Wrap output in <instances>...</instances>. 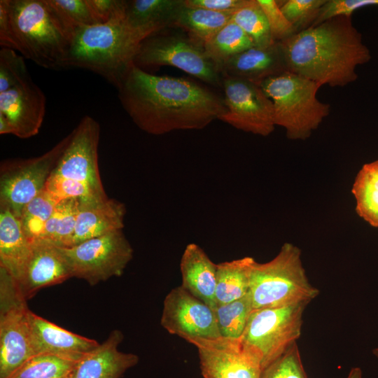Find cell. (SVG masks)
I'll list each match as a JSON object with an SVG mask.
<instances>
[{"label": "cell", "instance_id": "6da1fadb", "mask_svg": "<svg viewBox=\"0 0 378 378\" xmlns=\"http://www.w3.org/2000/svg\"><path fill=\"white\" fill-rule=\"evenodd\" d=\"M117 89L132 121L153 135L201 130L225 112L223 99L208 89L185 78L153 75L134 64Z\"/></svg>", "mask_w": 378, "mask_h": 378}, {"label": "cell", "instance_id": "7a4b0ae2", "mask_svg": "<svg viewBox=\"0 0 378 378\" xmlns=\"http://www.w3.org/2000/svg\"><path fill=\"white\" fill-rule=\"evenodd\" d=\"M280 43L288 71L321 86L344 87L354 82L356 67L371 59L352 16L328 19Z\"/></svg>", "mask_w": 378, "mask_h": 378}, {"label": "cell", "instance_id": "3957f363", "mask_svg": "<svg viewBox=\"0 0 378 378\" xmlns=\"http://www.w3.org/2000/svg\"><path fill=\"white\" fill-rule=\"evenodd\" d=\"M76 29L50 0H1L0 45L48 69H66Z\"/></svg>", "mask_w": 378, "mask_h": 378}, {"label": "cell", "instance_id": "277c9868", "mask_svg": "<svg viewBox=\"0 0 378 378\" xmlns=\"http://www.w3.org/2000/svg\"><path fill=\"white\" fill-rule=\"evenodd\" d=\"M146 38L127 24L125 15L80 27L74 34L66 67L94 72L118 88Z\"/></svg>", "mask_w": 378, "mask_h": 378}, {"label": "cell", "instance_id": "5b68a950", "mask_svg": "<svg viewBox=\"0 0 378 378\" xmlns=\"http://www.w3.org/2000/svg\"><path fill=\"white\" fill-rule=\"evenodd\" d=\"M248 293L256 309L309 303L319 290L306 275L300 248L285 243L270 261L260 263L254 260Z\"/></svg>", "mask_w": 378, "mask_h": 378}, {"label": "cell", "instance_id": "8992f818", "mask_svg": "<svg viewBox=\"0 0 378 378\" xmlns=\"http://www.w3.org/2000/svg\"><path fill=\"white\" fill-rule=\"evenodd\" d=\"M274 106V122L292 140L310 136L330 111V105L318 99L321 87L305 77L286 71L267 78L260 85Z\"/></svg>", "mask_w": 378, "mask_h": 378}, {"label": "cell", "instance_id": "52a82bcc", "mask_svg": "<svg viewBox=\"0 0 378 378\" xmlns=\"http://www.w3.org/2000/svg\"><path fill=\"white\" fill-rule=\"evenodd\" d=\"M308 303L253 309L240 340L263 370L296 344Z\"/></svg>", "mask_w": 378, "mask_h": 378}, {"label": "cell", "instance_id": "ba28073f", "mask_svg": "<svg viewBox=\"0 0 378 378\" xmlns=\"http://www.w3.org/2000/svg\"><path fill=\"white\" fill-rule=\"evenodd\" d=\"M30 311L15 279L0 267V378H7L34 356Z\"/></svg>", "mask_w": 378, "mask_h": 378}, {"label": "cell", "instance_id": "9c48e42d", "mask_svg": "<svg viewBox=\"0 0 378 378\" xmlns=\"http://www.w3.org/2000/svg\"><path fill=\"white\" fill-rule=\"evenodd\" d=\"M134 64L142 69L172 66L209 84H223L218 66L206 55L203 46L190 37L162 34V31L141 43Z\"/></svg>", "mask_w": 378, "mask_h": 378}, {"label": "cell", "instance_id": "30bf717a", "mask_svg": "<svg viewBox=\"0 0 378 378\" xmlns=\"http://www.w3.org/2000/svg\"><path fill=\"white\" fill-rule=\"evenodd\" d=\"M70 134L43 155L9 159L0 167V206L20 218L24 206L45 187L70 140Z\"/></svg>", "mask_w": 378, "mask_h": 378}, {"label": "cell", "instance_id": "8fae6325", "mask_svg": "<svg viewBox=\"0 0 378 378\" xmlns=\"http://www.w3.org/2000/svg\"><path fill=\"white\" fill-rule=\"evenodd\" d=\"M72 276L94 286L113 276H120L133 258V248L122 230L62 248Z\"/></svg>", "mask_w": 378, "mask_h": 378}, {"label": "cell", "instance_id": "7c38bea8", "mask_svg": "<svg viewBox=\"0 0 378 378\" xmlns=\"http://www.w3.org/2000/svg\"><path fill=\"white\" fill-rule=\"evenodd\" d=\"M225 112L218 120L233 127L267 136L275 128L274 106L261 87L246 80L223 77Z\"/></svg>", "mask_w": 378, "mask_h": 378}, {"label": "cell", "instance_id": "4fadbf2b", "mask_svg": "<svg viewBox=\"0 0 378 378\" xmlns=\"http://www.w3.org/2000/svg\"><path fill=\"white\" fill-rule=\"evenodd\" d=\"M160 324L168 332L188 342L221 337L214 309L181 286L166 295Z\"/></svg>", "mask_w": 378, "mask_h": 378}, {"label": "cell", "instance_id": "5bb4252c", "mask_svg": "<svg viewBox=\"0 0 378 378\" xmlns=\"http://www.w3.org/2000/svg\"><path fill=\"white\" fill-rule=\"evenodd\" d=\"M99 134V122L90 115L83 117L70 133L69 144L51 174L86 183L105 192L98 164Z\"/></svg>", "mask_w": 378, "mask_h": 378}, {"label": "cell", "instance_id": "9a60e30c", "mask_svg": "<svg viewBox=\"0 0 378 378\" xmlns=\"http://www.w3.org/2000/svg\"><path fill=\"white\" fill-rule=\"evenodd\" d=\"M196 346L204 378H261L258 360L244 349L240 340L220 337L196 339Z\"/></svg>", "mask_w": 378, "mask_h": 378}, {"label": "cell", "instance_id": "2e32d148", "mask_svg": "<svg viewBox=\"0 0 378 378\" xmlns=\"http://www.w3.org/2000/svg\"><path fill=\"white\" fill-rule=\"evenodd\" d=\"M46 107V97L31 77L0 93V113L9 122L13 134L20 139L38 133Z\"/></svg>", "mask_w": 378, "mask_h": 378}, {"label": "cell", "instance_id": "e0dca14e", "mask_svg": "<svg viewBox=\"0 0 378 378\" xmlns=\"http://www.w3.org/2000/svg\"><path fill=\"white\" fill-rule=\"evenodd\" d=\"M71 277V271L62 247L44 239H37L32 241L29 258L20 275L15 280L28 300L40 289L62 284Z\"/></svg>", "mask_w": 378, "mask_h": 378}, {"label": "cell", "instance_id": "ac0fdd59", "mask_svg": "<svg viewBox=\"0 0 378 378\" xmlns=\"http://www.w3.org/2000/svg\"><path fill=\"white\" fill-rule=\"evenodd\" d=\"M29 317L34 355L51 354L78 362L99 345L95 340L62 328L31 311Z\"/></svg>", "mask_w": 378, "mask_h": 378}, {"label": "cell", "instance_id": "d6986e66", "mask_svg": "<svg viewBox=\"0 0 378 378\" xmlns=\"http://www.w3.org/2000/svg\"><path fill=\"white\" fill-rule=\"evenodd\" d=\"M286 71L280 42L250 48L230 57L220 68L222 77L241 78L259 85L267 78Z\"/></svg>", "mask_w": 378, "mask_h": 378}, {"label": "cell", "instance_id": "ffe728a7", "mask_svg": "<svg viewBox=\"0 0 378 378\" xmlns=\"http://www.w3.org/2000/svg\"><path fill=\"white\" fill-rule=\"evenodd\" d=\"M125 214L126 207L123 203L107 196L80 199L70 247L90 239L122 230Z\"/></svg>", "mask_w": 378, "mask_h": 378}, {"label": "cell", "instance_id": "44dd1931", "mask_svg": "<svg viewBox=\"0 0 378 378\" xmlns=\"http://www.w3.org/2000/svg\"><path fill=\"white\" fill-rule=\"evenodd\" d=\"M122 340L120 330L111 331L103 343L76 363L71 378H121L139 362L137 355L118 350Z\"/></svg>", "mask_w": 378, "mask_h": 378}, {"label": "cell", "instance_id": "7402d4cb", "mask_svg": "<svg viewBox=\"0 0 378 378\" xmlns=\"http://www.w3.org/2000/svg\"><path fill=\"white\" fill-rule=\"evenodd\" d=\"M181 285L185 290L211 308L216 306L215 293L217 264L195 243L186 246L180 262Z\"/></svg>", "mask_w": 378, "mask_h": 378}, {"label": "cell", "instance_id": "603a6c76", "mask_svg": "<svg viewBox=\"0 0 378 378\" xmlns=\"http://www.w3.org/2000/svg\"><path fill=\"white\" fill-rule=\"evenodd\" d=\"M184 0L127 1L125 18L133 29L147 37L174 26Z\"/></svg>", "mask_w": 378, "mask_h": 378}, {"label": "cell", "instance_id": "cb8c5ba5", "mask_svg": "<svg viewBox=\"0 0 378 378\" xmlns=\"http://www.w3.org/2000/svg\"><path fill=\"white\" fill-rule=\"evenodd\" d=\"M32 249L20 218L8 208L0 206V267L15 280L20 275Z\"/></svg>", "mask_w": 378, "mask_h": 378}, {"label": "cell", "instance_id": "d4e9b609", "mask_svg": "<svg viewBox=\"0 0 378 378\" xmlns=\"http://www.w3.org/2000/svg\"><path fill=\"white\" fill-rule=\"evenodd\" d=\"M253 261L252 257L246 256L217 264L216 306L233 302L248 293L250 272Z\"/></svg>", "mask_w": 378, "mask_h": 378}, {"label": "cell", "instance_id": "484cf974", "mask_svg": "<svg viewBox=\"0 0 378 378\" xmlns=\"http://www.w3.org/2000/svg\"><path fill=\"white\" fill-rule=\"evenodd\" d=\"M232 14V12H216L185 6L178 13L174 26L186 31L188 37L204 46L231 20Z\"/></svg>", "mask_w": 378, "mask_h": 378}, {"label": "cell", "instance_id": "4316f807", "mask_svg": "<svg viewBox=\"0 0 378 378\" xmlns=\"http://www.w3.org/2000/svg\"><path fill=\"white\" fill-rule=\"evenodd\" d=\"M351 192L358 215L372 227H378V160L362 167Z\"/></svg>", "mask_w": 378, "mask_h": 378}, {"label": "cell", "instance_id": "83f0119b", "mask_svg": "<svg viewBox=\"0 0 378 378\" xmlns=\"http://www.w3.org/2000/svg\"><path fill=\"white\" fill-rule=\"evenodd\" d=\"M253 46L248 36L240 27L230 20L203 47L206 55L216 64L220 71V68L225 62Z\"/></svg>", "mask_w": 378, "mask_h": 378}, {"label": "cell", "instance_id": "f1b7e54d", "mask_svg": "<svg viewBox=\"0 0 378 378\" xmlns=\"http://www.w3.org/2000/svg\"><path fill=\"white\" fill-rule=\"evenodd\" d=\"M80 199L59 202L46 223L40 239H44L62 248H68L76 227Z\"/></svg>", "mask_w": 378, "mask_h": 378}, {"label": "cell", "instance_id": "f546056e", "mask_svg": "<svg viewBox=\"0 0 378 378\" xmlns=\"http://www.w3.org/2000/svg\"><path fill=\"white\" fill-rule=\"evenodd\" d=\"M231 20L242 29L255 47H267L275 42L258 0H242L232 12Z\"/></svg>", "mask_w": 378, "mask_h": 378}, {"label": "cell", "instance_id": "4dcf8cb0", "mask_svg": "<svg viewBox=\"0 0 378 378\" xmlns=\"http://www.w3.org/2000/svg\"><path fill=\"white\" fill-rule=\"evenodd\" d=\"M76 361L51 354L30 357L7 378H69Z\"/></svg>", "mask_w": 378, "mask_h": 378}, {"label": "cell", "instance_id": "1f68e13d", "mask_svg": "<svg viewBox=\"0 0 378 378\" xmlns=\"http://www.w3.org/2000/svg\"><path fill=\"white\" fill-rule=\"evenodd\" d=\"M214 309L220 336L240 340L253 309L249 293L233 302L218 305Z\"/></svg>", "mask_w": 378, "mask_h": 378}, {"label": "cell", "instance_id": "d6a6232c", "mask_svg": "<svg viewBox=\"0 0 378 378\" xmlns=\"http://www.w3.org/2000/svg\"><path fill=\"white\" fill-rule=\"evenodd\" d=\"M59 202L44 188L23 209L20 220L22 230L33 241L40 239L47 221Z\"/></svg>", "mask_w": 378, "mask_h": 378}, {"label": "cell", "instance_id": "836d02e7", "mask_svg": "<svg viewBox=\"0 0 378 378\" xmlns=\"http://www.w3.org/2000/svg\"><path fill=\"white\" fill-rule=\"evenodd\" d=\"M44 189L58 202L68 199L83 200L107 196L105 192L100 191L86 183L52 174L48 178Z\"/></svg>", "mask_w": 378, "mask_h": 378}, {"label": "cell", "instance_id": "e575fe53", "mask_svg": "<svg viewBox=\"0 0 378 378\" xmlns=\"http://www.w3.org/2000/svg\"><path fill=\"white\" fill-rule=\"evenodd\" d=\"M326 0H287L279 4L286 19L297 33L313 24Z\"/></svg>", "mask_w": 378, "mask_h": 378}, {"label": "cell", "instance_id": "d590c367", "mask_svg": "<svg viewBox=\"0 0 378 378\" xmlns=\"http://www.w3.org/2000/svg\"><path fill=\"white\" fill-rule=\"evenodd\" d=\"M30 77L24 57L13 49L0 50V93L22 83Z\"/></svg>", "mask_w": 378, "mask_h": 378}, {"label": "cell", "instance_id": "8d00e7d4", "mask_svg": "<svg viewBox=\"0 0 378 378\" xmlns=\"http://www.w3.org/2000/svg\"><path fill=\"white\" fill-rule=\"evenodd\" d=\"M261 378H307L297 343L265 368Z\"/></svg>", "mask_w": 378, "mask_h": 378}, {"label": "cell", "instance_id": "74e56055", "mask_svg": "<svg viewBox=\"0 0 378 378\" xmlns=\"http://www.w3.org/2000/svg\"><path fill=\"white\" fill-rule=\"evenodd\" d=\"M269 24L271 36L275 42L284 41L297 33L295 27L286 19L275 0H258Z\"/></svg>", "mask_w": 378, "mask_h": 378}, {"label": "cell", "instance_id": "f35d334b", "mask_svg": "<svg viewBox=\"0 0 378 378\" xmlns=\"http://www.w3.org/2000/svg\"><path fill=\"white\" fill-rule=\"evenodd\" d=\"M64 19L76 29L97 24L87 0H50Z\"/></svg>", "mask_w": 378, "mask_h": 378}, {"label": "cell", "instance_id": "ab89813d", "mask_svg": "<svg viewBox=\"0 0 378 378\" xmlns=\"http://www.w3.org/2000/svg\"><path fill=\"white\" fill-rule=\"evenodd\" d=\"M372 5H378L377 0H326L312 27L337 16H352L355 10Z\"/></svg>", "mask_w": 378, "mask_h": 378}, {"label": "cell", "instance_id": "60d3db41", "mask_svg": "<svg viewBox=\"0 0 378 378\" xmlns=\"http://www.w3.org/2000/svg\"><path fill=\"white\" fill-rule=\"evenodd\" d=\"M97 24L106 23L125 15L127 1L87 0Z\"/></svg>", "mask_w": 378, "mask_h": 378}, {"label": "cell", "instance_id": "b9f144b4", "mask_svg": "<svg viewBox=\"0 0 378 378\" xmlns=\"http://www.w3.org/2000/svg\"><path fill=\"white\" fill-rule=\"evenodd\" d=\"M241 2L242 0H184L186 7L216 12H233Z\"/></svg>", "mask_w": 378, "mask_h": 378}, {"label": "cell", "instance_id": "7bdbcfd3", "mask_svg": "<svg viewBox=\"0 0 378 378\" xmlns=\"http://www.w3.org/2000/svg\"><path fill=\"white\" fill-rule=\"evenodd\" d=\"M0 134H13L11 126L6 118L0 113Z\"/></svg>", "mask_w": 378, "mask_h": 378}, {"label": "cell", "instance_id": "ee69618b", "mask_svg": "<svg viewBox=\"0 0 378 378\" xmlns=\"http://www.w3.org/2000/svg\"><path fill=\"white\" fill-rule=\"evenodd\" d=\"M346 378H362V371L359 368H353Z\"/></svg>", "mask_w": 378, "mask_h": 378}, {"label": "cell", "instance_id": "f6af8a7d", "mask_svg": "<svg viewBox=\"0 0 378 378\" xmlns=\"http://www.w3.org/2000/svg\"><path fill=\"white\" fill-rule=\"evenodd\" d=\"M372 353L378 358V347L373 349Z\"/></svg>", "mask_w": 378, "mask_h": 378}, {"label": "cell", "instance_id": "bcb514c9", "mask_svg": "<svg viewBox=\"0 0 378 378\" xmlns=\"http://www.w3.org/2000/svg\"><path fill=\"white\" fill-rule=\"evenodd\" d=\"M71 377L69 378H71Z\"/></svg>", "mask_w": 378, "mask_h": 378}, {"label": "cell", "instance_id": "7dc6e473", "mask_svg": "<svg viewBox=\"0 0 378 378\" xmlns=\"http://www.w3.org/2000/svg\"><path fill=\"white\" fill-rule=\"evenodd\" d=\"M377 2H378V0H377Z\"/></svg>", "mask_w": 378, "mask_h": 378}]
</instances>
